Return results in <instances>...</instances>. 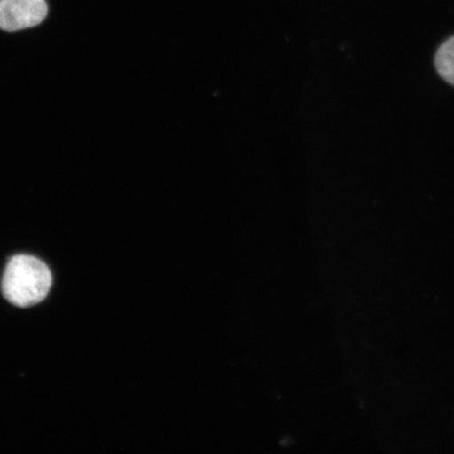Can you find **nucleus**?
<instances>
[{"label":"nucleus","mask_w":454,"mask_h":454,"mask_svg":"<svg viewBox=\"0 0 454 454\" xmlns=\"http://www.w3.org/2000/svg\"><path fill=\"white\" fill-rule=\"evenodd\" d=\"M51 286L52 274L42 260L19 254L9 261L3 278V294L10 303L30 308L47 298Z\"/></svg>","instance_id":"nucleus-1"},{"label":"nucleus","mask_w":454,"mask_h":454,"mask_svg":"<svg viewBox=\"0 0 454 454\" xmlns=\"http://www.w3.org/2000/svg\"><path fill=\"white\" fill-rule=\"evenodd\" d=\"M47 15L45 0H0V30L15 32L36 27Z\"/></svg>","instance_id":"nucleus-2"},{"label":"nucleus","mask_w":454,"mask_h":454,"mask_svg":"<svg viewBox=\"0 0 454 454\" xmlns=\"http://www.w3.org/2000/svg\"><path fill=\"white\" fill-rule=\"evenodd\" d=\"M435 66L440 75L454 85V37L441 45L435 56Z\"/></svg>","instance_id":"nucleus-3"}]
</instances>
